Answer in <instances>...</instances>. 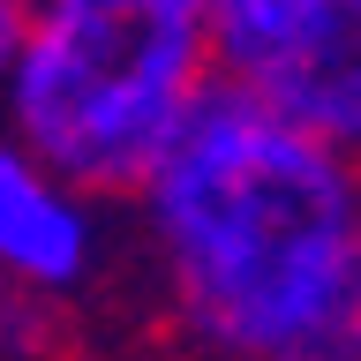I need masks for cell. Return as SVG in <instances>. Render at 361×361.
Listing matches in <instances>:
<instances>
[{"instance_id": "cell-6", "label": "cell", "mask_w": 361, "mask_h": 361, "mask_svg": "<svg viewBox=\"0 0 361 361\" xmlns=\"http://www.w3.org/2000/svg\"><path fill=\"white\" fill-rule=\"evenodd\" d=\"M23 45V0H0V90H8V68H16Z\"/></svg>"}, {"instance_id": "cell-4", "label": "cell", "mask_w": 361, "mask_h": 361, "mask_svg": "<svg viewBox=\"0 0 361 361\" xmlns=\"http://www.w3.org/2000/svg\"><path fill=\"white\" fill-rule=\"evenodd\" d=\"M0 271L45 301L98 279V196L68 188L16 135H0Z\"/></svg>"}, {"instance_id": "cell-2", "label": "cell", "mask_w": 361, "mask_h": 361, "mask_svg": "<svg viewBox=\"0 0 361 361\" xmlns=\"http://www.w3.org/2000/svg\"><path fill=\"white\" fill-rule=\"evenodd\" d=\"M211 83L203 0H23L0 121L83 196H135Z\"/></svg>"}, {"instance_id": "cell-3", "label": "cell", "mask_w": 361, "mask_h": 361, "mask_svg": "<svg viewBox=\"0 0 361 361\" xmlns=\"http://www.w3.org/2000/svg\"><path fill=\"white\" fill-rule=\"evenodd\" d=\"M211 83L361 166V0H203Z\"/></svg>"}, {"instance_id": "cell-1", "label": "cell", "mask_w": 361, "mask_h": 361, "mask_svg": "<svg viewBox=\"0 0 361 361\" xmlns=\"http://www.w3.org/2000/svg\"><path fill=\"white\" fill-rule=\"evenodd\" d=\"M128 203L203 361H361V166L203 83Z\"/></svg>"}, {"instance_id": "cell-5", "label": "cell", "mask_w": 361, "mask_h": 361, "mask_svg": "<svg viewBox=\"0 0 361 361\" xmlns=\"http://www.w3.org/2000/svg\"><path fill=\"white\" fill-rule=\"evenodd\" d=\"M53 309L61 301H45V293H30V286H16L8 271H0V361L16 354V361H30V354H45L53 346Z\"/></svg>"}]
</instances>
